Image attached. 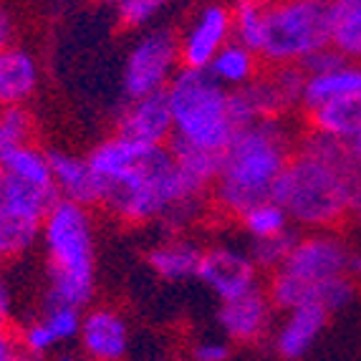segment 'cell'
<instances>
[{"instance_id": "cell-1", "label": "cell", "mask_w": 361, "mask_h": 361, "mask_svg": "<svg viewBox=\"0 0 361 361\" xmlns=\"http://www.w3.org/2000/svg\"><path fill=\"white\" fill-rule=\"evenodd\" d=\"M86 157L102 185L104 210L121 223H159L169 233H185L205 210L207 192L187 180L172 147L114 134Z\"/></svg>"}, {"instance_id": "cell-2", "label": "cell", "mask_w": 361, "mask_h": 361, "mask_svg": "<svg viewBox=\"0 0 361 361\" xmlns=\"http://www.w3.org/2000/svg\"><path fill=\"white\" fill-rule=\"evenodd\" d=\"M361 167L349 147L311 132L295 145L288 167L276 185L273 200L290 223L311 230H334L349 220Z\"/></svg>"}, {"instance_id": "cell-3", "label": "cell", "mask_w": 361, "mask_h": 361, "mask_svg": "<svg viewBox=\"0 0 361 361\" xmlns=\"http://www.w3.org/2000/svg\"><path fill=\"white\" fill-rule=\"evenodd\" d=\"M295 152L286 119H260L235 132L223 152L220 175L212 185V202L228 217L273 200L276 185Z\"/></svg>"}, {"instance_id": "cell-4", "label": "cell", "mask_w": 361, "mask_h": 361, "mask_svg": "<svg viewBox=\"0 0 361 361\" xmlns=\"http://www.w3.org/2000/svg\"><path fill=\"white\" fill-rule=\"evenodd\" d=\"M46 303H66L84 311L97 293V235L91 210L56 200L43 220Z\"/></svg>"}, {"instance_id": "cell-5", "label": "cell", "mask_w": 361, "mask_h": 361, "mask_svg": "<svg viewBox=\"0 0 361 361\" xmlns=\"http://www.w3.org/2000/svg\"><path fill=\"white\" fill-rule=\"evenodd\" d=\"M172 109V147L207 154H223L233 142L238 124L230 111V91L207 71L180 68L167 86Z\"/></svg>"}, {"instance_id": "cell-6", "label": "cell", "mask_w": 361, "mask_h": 361, "mask_svg": "<svg viewBox=\"0 0 361 361\" xmlns=\"http://www.w3.org/2000/svg\"><path fill=\"white\" fill-rule=\"evenodd\" d=\"M351 250L334 230H311L298 235L286 263L271 273L265 293L276 311L321 306L329 281L349 276ZM324 308V306H321Z\"/></svg>"}, {"instance_id": "cell-7", "label": "cell", "mask_w": 361, "mask_h": 361, "mask_svg": "<svg viewBox=\"0 0 361 361\" xmlns=\"http://www.w3.org/2000/svg\"><path fill=\"white\" fill-rule=\"evenodd\" d=\"M331 49V0H278L268 6L258 56L276 66H303Z\"/></svg>"}, {"instance_id": "cell-8", "label": "cell", "mask_w": 361, "mask_h": 361, "mask_svg": "<svg viewBox=\"0 0 361 361\" xmlns=\"http://www.w3.org/2000/svg\"><path fill=\"white\" fill-rule=\"evenodd\" d=\"M180 68V33L169 25L147 28L134 38L124 56L121 91L127 102L167 91Z\"/></svg>"}, {"instance_id": "cell-9", "label": "cell", "mask_w": 361, "mask_h": 361, "mask_svg": "<svg viewBox=\"0 0 361 361\" xmlns=\"http://www.w3.org/2000/svg\"><path fill=\"white\" fill-rule=\"evenodd\" d=\"M306 73L301 66H276L247 86L230 91V111L238 129L260 119H283L303 104Z\"/></svg>"}, {"instance_id": "cell-10", "label": "cell", "mask_w": 361, "mask_h": 361, "mask_svg": "<svg viewBox=\"0 0 361 361\" xmlns=\"http://www.w3.org/2000/svg\"><path fill=\"white\" fill-rule=\"evenodd\" d=\"M233 41V11L225 3H205L180 33L182 68L207 71L215 56Z\"/></svg>"}, {"instance_id": "cell-11", "label": "cell", "mask_w": 361, "mask_h": 361, "mask_svg": "<svg viewBox=\"0 0 361 361\" xmlns=\"http://www.w3.org/2000/svg\"><path fill=\"white\" fill-rule=\"evenodd\" d=\"M258 273V265L253 263L247 250L230 243H220V245L205 247L197 281L223 303L260 288Z\"/></svg>"}, {"instance_id": "cell-12", "label": "cell", "mask_w": 361, "mask_h": 361, "mask_svg": "<svg viewBox=\"0 0 361 361\" xmlns=\"http://www.w3.org/2000/svg\"><path fill=\"white\" fill-rule=\"evenodd\" d=\"M84 311L66 303H43L41 313L28 319L18 331V346L25 356L43 359L56 354V349L76 341L81 331Z\"/></svg>"}, {"instance_id": "cell-13", "label": "cell", "mask_w": 361, "mask_h": 361, "mask_svg": "<svg viewBox=\"0 0 361 361\" xmlns=\"http://www.w3.org/2000/svg\"><path fill=\"white\" fill-rule=\"evenodd\" d=\"M76 341L91 361H124L132 349L129 321L111 306H91L84 311Z\"/></svg>"}, {"instance_id": "cell-14", "label": "cell", "mask_w": 361, "mask_h": 361, "mask_svg": "<svg viewBox=\"0 0 361 361\" xmlns=\"http://www.w3.org/2000/svg\"><path fill=\"white\" fill-rule=\"evenodd\" d=\"M273 316H276V308L265 288H255L240 298L220 303L215 319L228 341L258 343L273 331Z\"/></svg>"}, {"instance_id": "cell-15", "label": "cell", "mask_w": 361, "mask_h": 361, "mask_svg": "<svg viewBox=\"0 0 361 361\" xmlns=\"http://www.w3.org/2000/svg\"><path fill=\"white\" fill-rule=\"evenodd\" d=\"M172 109H169L167 91L149 94L142 99H129L116 119V134L137 139L142 145L167 147L172 142Z\"/></svg>"}, {"instance_id": "cell-16", "label": "cell", "mask_w": 361, "mask_h": 361, "mask_svg": "<svg viewBox=\"0 0 361 361\" xmlns=\"http://www.w3.org/2000/svg\"><path fill=\"white\" fill-rule=\"evenodd\" d=\"M326 321H329V311L321 306H301L286 311L283 321L271 334V346L276 356H281L283 361L306 359L308 351L324 334Z\"/></svg>"}, {"instance_id": "cell-17", "label": "cell", "mask_w": 361, "mask_h": 361, "mask_svg": "<svg viewBox=\"0 0 361 361\" xmlns=\"http://www.w3.org/2000/svg\"><path fill=\"white\" fill-rule=\"evenodd\" d=\"M51 157V172H54V185L61 200L76 202V205H102V185L91 167L89 157L73 154V152L54 149Z\"/></svg>"}, {"instance_id": "cell-18", "label": "cell", "mask_w": 361, "mask_h": 361, "mask_svg": "<svg viewBox=\"0 0 361 361\" xmlns=\"http://www.w3.org/2000/svg\"><path fill=\"white\" fill-rule=\"evenodd\" d=\"M56 200V187L36 185L0 167V215L43 225Z\"/></svg>"}, {"instance_id": "cell-19", "label": "cell", "mask_w": 361, "mask_h": 361, "mask_svg": "<svg viewBox=\"0 0 361 361\" xmlns=\"http://www.w3.org/2000/svg\"><path fill=\"white\" fill-rule=\"evenodd\" d=\"M41 84L38 59L25 46L0 49V106H25Z\"/></svg>"}, {"instance_id": "cell-20", "label": "cell", "mask_w": 361, "mask_h": 361, "mask_svg": "<svg viewBox=\"0 0 361 361\" xmlns=\"http://www.w3.org/2000/svg\"><path fill=\"white\" fill-rule=\"evenodd\" d=\"M205 247L187 238L185 233H172L162 243H157L147 253V265L157 278H162L167 283H185L192 281L200 273Z\"/></svg>"}, {"instance_id": "cell-21", "label": "cell", "mask_w": 361, "mask_h": 361, "mask_svg": "<svg viewBox=\"0 0 361 361\" xmlns=\"http://www.w3.org/2000/svg\"><path fill=\"white\" fill-rule=\"evenodd\" d=\"M356 94H361V63L343 59L326 71L306 73L303 106L311 114L326 104L341 102V99L356 97Z\"/></svg>"}, {"instance_id": "cell-22", "label": "cell", "mask_w": 361, "mask_h": 361, "mask_svg": "<svg viewBox=\"0 0 361 361\" xmlns=\"http://www.w3.org/2000/svg\"><path fill=\"white\" fill-rule=\"evenodd\" d=\"M308 116H311L308 119L311 132L341 142L343 147H349L354 157L361 154V94L326 104Z\"/></svg>"}, {"instance_id": "cell-23", "label": "cell", "mask_w": 361, "mask_h": 361, "mask_svg": "<svg viewBox=\"0 0 361 361\" xmlns=\"http://www.w3.org/2000/svg\"><path fill=\"white\" fill-rule=\"evenodd\" d=\"M258 71H260V56L238 41H230L215 56L210 68H207V73L228 91H238L243 86H247L253 78H258Z\"/></svg>"}, {"instance_id": "cell-24", "label": "cell", "mask_w": 361, "mask_h": 361, "mask_svg": "<svg viewBox=\"0 0 361 361\" xmlns=\"http://www.w3.org/2000/svg\"><path fill=\"white\" fill-rule=\"evenodd\" d=\"M331 49L361 63V0H331Z\"/></svg>"}, {"instance_id": "cell-25", "label": "cell", "mask_w": 361, "mask_h": 361, "mask_svg": "<svg viewBox=\"0 0 361 361\" xmlns=\"http://www.w3.org/2000/svg\"><path fill=\"white\" fill-rule=\"evenodd\" d=\"M268 0H235L233 3V41L243 43L255 54L260 51L265 33V16H268Z\"/></svg>"}, {"instance_id": "cell-26", "label": "cell", "mask_w": 361, "mask_h": 361, "mask_svg": "<svg viewBox=\"0 0 361 361\" xmlns=\"http://www.w3.org/2000/svg\"><path fill=\"white\" fill-rule=\"evenodd\" d=\"M111 18L124 30H142L154 28L157 20L169 11L172 0H106Z\"/></svg>"}, {"instance_id": "cell-27", "label": "cell", "mask_w": 361, "mask_h": 361, "mask_svg": "<svg viewBox=\"0 0 361 361\" xmlns=\"http://www.w3.org/2000/svg\"><path fill=\"white\" fill-rule=\"evenodd\" d=\"M240 225L245 230V235L250 240H265V238H278L290 230V217L283 207L278 205L276 200H268V202H260V205L250 207L247 212H243Z\"/></svg>"}, {"instance_id": "cell-28", "label": "cell", "mask_w": 361, "mask_h": 361, "mask_svg": "<svg viewBox=\"0 0 361 361\" xmlns=\"http://www.w3.org/2000/svg\"><path fill=\"white\" fill-rule=\"evenodd\" d=\"M0 167L13 172V175L23 177V180L36 182V185L56 187L54 185V172H51V157L49 152H43L41 147H36L33 142L30 145L18 147L16 152L0 162Z\"/></svg>"}, {"instance_id": "cell-29", "label": "cell", "mask_w": 361, "mask_h": 361, "mask_svg": "<svg viewBox=\"0 0 361 361\" xmlns=\"http://www.w3.org/2000/svg\"><path fill=\"white\" fill-rule=\"evenodd\" d=\"M43 225L0 215V260H16L41 243Z\"/></svg>"}, {"instance_id": "cell-30", "label": "cell", "mask_w": 361, "mask_h": 361, "mask_svg": "<svg viewBox=\"0 0 361 361\" xmlns=\"http://www.w3.org/2000/svg\"><path fill=\"white\" fill-rule=\"evenodd\" d=\"M33 116L25 106H0V162L18 147L30 145Z\"/></svg>"}, {"instance_id": "cell-31", "label": "cell", "mask_w": 361, "mask_h": 361, "mask_svg": "<svg viewBox=\"0 0 361 361\" xmlns=\"http://www.w3.org/2000/svg\"><path fill=\"white\" fill-rule=\"evenodd\" d=\"M298 240V235L293 233V230H288V233L278 235V238H265V240H250V247H247V253H250V258H253V263L258 265V271H278L281 265L286 263V258H288L290 247H293V243Z\"/></svg>"}, {"instance_id": "cell-32", "label": "cell", "mask_w": 361, "mask_h": 361, "mask_svg": "<svg viewBox=\"0 0 361 361\" xmlns=\"http://www.w3.org/2000/svg\"><path fill=\"white\" fill-rule=\"evenodd\" d=\"M230 341L225 336H205L197 338L190 349L192 361H230Z\"/></svg>"}, {"instance_id": "cell-33", "label": "cell", "mask_w": 361, "mask_h": 361, "mask_svg": "<svg viewBox=\"0 0 361 361\" xmlns=\"http://www.w3.org/2000/svg\"><path fill=\"white\" fill-rule=\"evenodd\" d=\"M11 316H13V290L6 283V278L0 276V334L6 331Z\"/></svg>"}, {"instance_id": "cell-34", "label": "cell", "mask_w": 361, "mask_h": 361, "mask_svg": "<svg viewBox=\"0 0 361 361\" xmlns=\"http://www.w3.org/2000/svg\"><path fill=\"white\" fill-rule=\"evenodd\" d=\"M23 354L18 346V338L11 336L8 331L0 334V361H18V356Z\"/></svg>"}, {"instance_id": "cell-35", "label": "cell", "mask_w": 361, "mask_h": 361, "mask_svg": "<svg viewBox=\"0 0 361 361\" xmlns=\"http://www.w3.org/2000/svg\"><path fill=\"white\" fill-rule=\"evenodd\" d=\"M13 38H16V20L6 8H0V49L11 46Z\"/></svg>"}, {"instance_id": "cell-36", "label": "cell", "mask_w": 361, "mask_h": 361, "mask_svg": "<svg viewBox=\"0 0 361 361\" xmlns=\"http://www.w3.org/2000/svg\"><path fill=\"white\" fill-rule=\"evenodd\" d=\"M349 276L356 286L361 283V253H351V263H349Z\"/></svg>"}, {"instance_id": "cell-37", "label": "cell", "mask_w": 361, "mask_h": 361, "mask_svg": "<svg viewBox=\"0 0 361 361\" xmlns=\"http://www.w3.org/2000/svg\"><path fill=\"white\" fill-rule=\"evenodd\" d=\"M49 361H91V359L81 354V351H61V354L51 356Z\"/></svg>"}, {"instance_id": "cell-38", "label": "cell", "mask_w": 361, "mask_h": 361, "mask_svg": "<svg viewBox=\"0 0 361 361\" xmlns=\"http://www.w3.org/2000/svg\"><path fill=\"white\" fill-rule=\"evenodd\" d=\"M18 361H41V359H33V356H25V354H20V356H18Z\"/></svg>"}, {"instance_id": "cell-39", "label": "cell", "mask_w": 361, "mask_h": 361, "mask_svg": "<svg viewBox=\"0 0 361 361\" xmlns=\"http://www.w3.org/2000/svg\"><path fill=\"white\" fill-rule=\"evenodd\" d=\"M354 159H356V164H359V167H361V154H359V157H354Z\"/></svg>"}]
</instances>
